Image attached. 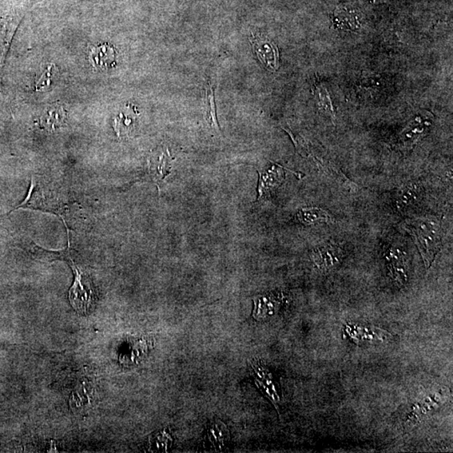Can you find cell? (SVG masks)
I'll return each mask as SVG.
<instances>
[{"instance_id":"cell-1","label":"cell","mask_w":453,"mask_h":453,"mask_svg":"<svg viewBox=\"0 0 453 453\" xmlns=\"http://www.w3.org/2000/svg\"><path fill=\"white\" fill-rule=\"evenodd\" d=\"M405 226L414 240L426 269H430L443 246V230L439 221L430 217L409 218Z\"/></svg>"},{"instance_id":"cell-2","label":"cell","mask_w":453,"mask_h":453,"mask_svg":"<svg viewBox=\"0 0 453 453\" xmlns=\"http://www.w3.org/2000/svg\"><path fill=\"white\" fill-rule=\"evenodd\" d=\"M432 119L429 117H417L409 123L397 137L395 147L397 150H410L430 130Z\"/></svg>"},{"instance_id":"cell-3","label":"cell","mask_w":453,"mask_h":453,"mask_svg":"<svg viewBox=\"0 0 453 453\" xmlns=\"http://www.w3.org/2000/svg\"><path fill=\"white\" fill-rule=\"evenodd\" d=\"M75 281L69 291V301L73 308L79 313H87L92 307L94 301L93 290L89 283H86L83 275L77 266L73 265Z\"/></svg>"},{"instance_id":"cell-4","label":"cell","mask_w":453,"mask_h":453,"mask_svg":"<svg viewBox=\"0 0 453 453\" xmlns=\"http://www.w3.org/2000/svg\"><path fill=\"white\" fill-rule=\"evenodd\" d=\"M250 42L262 64L276 71L279 67L280 53L275 43L262 35H252Z\"/></svg>"},{"instance_id":"cell-5","label":"cell","mask_w":453,"mask_h":453,"mask_svg":"<svg viewBox=\"0 0 453 453\" xmlns=\"http://www.w3.org/2000/svg\"><path fill=\"white\" fill-rule=\"evenodd\" d=\"M344 251L339 245L325 244L314 249L311 254L312 260L321 272H330L335 269L343 260Z\"/></svg>"},{"instance_id":"cell-6","label":"cell","mask_w":453,"mask_h":453,"mask_svg":"<svg viewBox=\"0 0 453 453\" xmlns=\"http://www.w3.org/2000/svg\"><path fill=\"white\" fill-rule=\"evenodd\" d=\"M389 275L399 285H404L407 281V257L399 248L389 247L385 250Z\"/></svg>"},{"instance_id":"cell-7","label":"cell","mask_w":453,"mask_h":453,"mask_svg":"<svg viewBox=\"0 0 453 453\" xmlns=\"http://www.w3.org/2000/svg\"><path fill=\"white\" fill-rule=\"evenodd\" d=\"M117 54L114 47L109 43L93 46L89 53V61L95 69L106 71L116 65Z\"/></svg>"},{"instance_id":"cell-8","label":"cell","mask_w":453,"mask_h":453,"mask_svg":"<svg viewBox=\"0 0 453 453\" xmlns=\"http://www.w3.org/2000/svg\"><path fill=\"white\" fill-rule=\"evenodd\" d=\"M423 186L416 182H409L401 186L396 193V205L400 211H405L418 204L423 197Z\"/></svg>"},{"instance_id":"cell-9","label":"cell","mask_w":453,"mask_h":453,"mask_svg":"<svg viewBox=\"0 0 453 453\" xmlns=\"http://www.w3.org/2000/svg\"><path fill=\"white\" fill-rule=\"evenodd\" d=\"M346 332L356 344L361 341H384L391 339L387 331L375 327H361L359 325H348Z\"/></svg>"},{"instance_id":"cell-10","label":"cell","mask_w":453,"mask_h":453,"mask_svg":"<svg viewBox=\"0 0 453 453\" xmlns=\"http://www.w3.org/2000/svg\"><path fill=\"white\" fill-rule=\"evenodd\" d=\"M285 180L283 168L280 166L273 165L260 173L259 194L260 197L267 196L272 190H275Z\"/></svg>"},{"instance_id":"cell-11","label":"cell","mask_w":453,"mask_h":453,"mask_svg":"<svg viewBox=\"0 0 453 453\" xmlns=\"http://www.w3.org/2000/svg\"><path fill=\"white\" fill-rule=\"evenodd\" d=\"M297 220L301 224L305 225H312L319 224V222H326L330 224L333 221L331 214L327 211L319 208H303L297 213Z\"/></svg>"},{"instance_id":"cell-12","label":"cell","mask_w":453,"mask_h":453,"mask_svg":"<svg viewBox=\"0 0 453 453\" xmlns=\"http://www.w3.org/2000/svg\"><path fill=\"white\" fill-rule=\"evenodd\" d=\"M314 95H315L317 105L319 107L321 112L331 118L332 121H335L336 118L335 110L333 108L328 91L326 89L323 83L317 81Z\"/></svg>"},{"instance_id":"cell-13","label":"cell","mask_w":453,"mask_h":453,"mask_svg":"<svg viewBox=\"0 0 453 453\" xmlns=\"http://www.w3.org/2000/svg\"><path fill=\"white\" fill-rule=\"evenodd\" d=\"M335 23L337 26L349 30H356L361 26L357 12L344 7L335 12Z\"/></svg>"},{"instance_id":"cell-14","label":"cell","mask_w":453,"mask_h":453,"mask_svg":"<svg viewBox=\"0 0 453 453\" xmlns=\"http://www.w3.org/2000/svg\"><path fill=\"white\" fill-rule=\"evenodd\" d=\"M66 119L65 110L62 107H53L43 114L42 122L44 127L49 130H55L64 125Z\"/></svg>"},{"instance_id":"cell-15","label":"cell","mask_w":453,"mask_h":453,"mask_svg":"<svg viewBox=\"0 0 453 453\" xmlns=\"http://www.w3.org/2000/svg\"><path fill=\"white\" fill-rule=\"evenodd\" d=\"M204 110L206 121L215 129L220 131V125L217 119L215 98H214V89L212 85L206 87L204 96Z\"/></svg>"},{"instance_id":"cell-16","label":"cell","mask_w":453,"mask_h":453,"mask_svg":"<svg viewBox=\"0 0 453 453\" xmlns=\"http://www.w3.org/2000/svg\"><path fill=\"white\" fill-rule=\"evenodd\" d=\"M135 111L132 114L130 112L119 113L118 116L114 119V129L116 131L118 137L123 135L128 134L133 130L136 121V117L134 116Z\"/></svg>"},{"instance_id":"cell-17","label":"cell","mask_w":453,"mask_h":453,"mask_svg":"<svg viewBox=\"0 0 453 453\" xmlns=\"http://www.w3.org/2000/svg\"><path fill=\"white\" fill-rule=\"evenodd\" d=\"M57 74L58 70L54 64H50L45 67L35 82L37 92H46L49 90L55 79L57 78Z\"/></svg>"}]
</instances>
